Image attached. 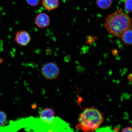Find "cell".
<instances>
[{"label":"cell","instance_id":"cell-1","mask_svg":"<svg viewBox=\"0 0 132 132\" xmlns=\"http://www.w3.org/2000/svg\"><path fill=\"white\" fill-rule=\"evenodd\" d=\"M104 27L115 37L121 38L124 33L132 28V19L124 11L118 9L107 15Z\"/></svg>","mask_w":132,"mask_h":132},{"label":"cell","instance_id":"cell-2","mask_svg":"<svg viewBox=\"0 0 132 132\" xmlns=\"http://www.w3.org/2000/svg\"><path fill=\"white\" fill-rule=\"evenodd\" d=\"M103 120V114L94 107L85 108L78 117L76 129L84 132L95 131Z\"/></svg>","mask_w":132,"mask_h":132},{"label":"cell","instance_id":"cell-3","mask_svg":"<svg viewBox=\"0 0 132 132\" xmlns=\"http://www.w3.org/2000/svg\"><path fill=\"white\" fill-rule=\"evenodd\" d=\"M41 73L44 78L48 80L56 79L60 72V68L55 63H47L43 65L41 69Z\"/></svg>","mask_w":132,"mask_h":132},{"label":"cell","instance_id":"cell-4","mask_svg":"<svg viewBox=\"0 0 132 132\" xmlns=\"http://www.w3.org/2000/svg\"><path fill=\"white\" fill-rule=\"evenodd\" d=\"M31 38L29 33L25 30H21L16 33L15 40L19 45L26 46L30 42Z\"/></svg>","mask_w":132,"mask_h":132},{"label":"cell","instance_id":"cell-5","mask_svg":"<svg viewBox=\"0 0 132 132\" xmlns=\"http://www.w3.org/2000/svg\"><path fill=\"white\" fill-rule=\"evenodd\" d=\"M35 22L37 27L40 28H45L50 24V18L46 13H41L36 16Z\"/></svg>","mask_w":132,"mask_h":132},{"label":"cell","instance_id":"cell-6","mask_svg":"<svg viewBox=\"0 0 132 132\" xmlns=\"http://www.w3.org/2000/svg\"><path fill=\"white\" fill-rule=\"evenodd\" d=\"M42 5L47 10H53L59 7V0H43Z\"/></svg>","mask_w":132,"mask_h":132},{"label":"cell","instance_id":"cell-7","mask_svg":"<svg viewBox=\"0 0 132 132\" xmlns=\"http://www.w3.org/2000/svg\"><path fill=\"white\" fill-rule=\"evenodd\" d=\"M122 42L125 45H132V29L128 30L121 38Z\"/></svg>","mask_w":132,"mask_h":132},{"label":"cell","instance_id":"cell-8","mask_svg":"<svg viewBox=\"0 0 132 132\" xmlns=\"http://www.w3.org/2000/svg\"><path fill=\"white\" fill-rule=\"evenodd\" d=\"M97 5L102 9H107L111 7L113 0H96Z\"/></svg>","mask_w":132,"mask_h":132},{"label":"cell","instance_id":"cell-9","mask_svg":"<svg viewBox=\"0 0 132 132\" xmlns=\"http://www.w3.org/2000/svg\"><path fill=\"white\" fill-rule=\"evenodd\" d=\"M7 116L6 113L0 111V126H2L5 124L7 120Z\"/></svg>","mask_w":132,"mask_h":132},{"label":"cell","instance_id":"cell-10","mask_svg":"<svg viewBox=\"0 0 132 132\" xmlns=\"http://www.w3.org/2000/svg\"><path fill=\"white\" fill-rule=\"evenodd\" d=\"M125 8L128 12H132V0H127L125 3Z\"/></svg>","mask_w":132,"mask_h":132},{"label":"cell","instance_id":"cell-11","mask_svg":"<svg viewBox=\"0 0 132 132\" xmlns=\"http://www.w3.org/2000/svg\"><path fill=\"white\" fill-rule=\"evenodd\" d=\"M28 4L31 6H36L39 5L40 0H26Z\"/></svg>","mask_w":132,"mask_h":132},{"label":"cell","instance_id":"cell-12","mask_svg":"<svg viewBox=\"0 0 132 132\" xmlns=\"http://www.w3.org/2000/svg\"><path fill=\"white\" fill-rule=\"evenodd\" d=\"M96 131H103V132H109V131H113L112 130L110 127H103L100 128H99L97 129L96 130Z\"/></svg>","mask_w":132,"mask_h":132},{"label":"cell","instance_id":"cell-13","mask_svg":"<svg viewBox=\"0 0 132 132\" xmlns=\"http://www.w3.org/2000/svg\"><path fill=\"white\" fill-rule=\"evenodd\" d=\"M122 132H132V128L127 127L125 128L122 130Z\"/></svg>","mask_w":132,"mask_h":132},{"label":"cell","instance_id":"cell-14","mask_svg":"<svg viewBox=\"0 0 132 132\" xmlns=\"http://www.w3.org/2000/svg\"><path fill=\"white\" fill-rule=\"evenodd\" d=\"M118 51L116 50H114L113 51L112 54H113V55H116L118 54Z\"/></svg>","mask_w":132,"mask_h":132}]
</instances>
